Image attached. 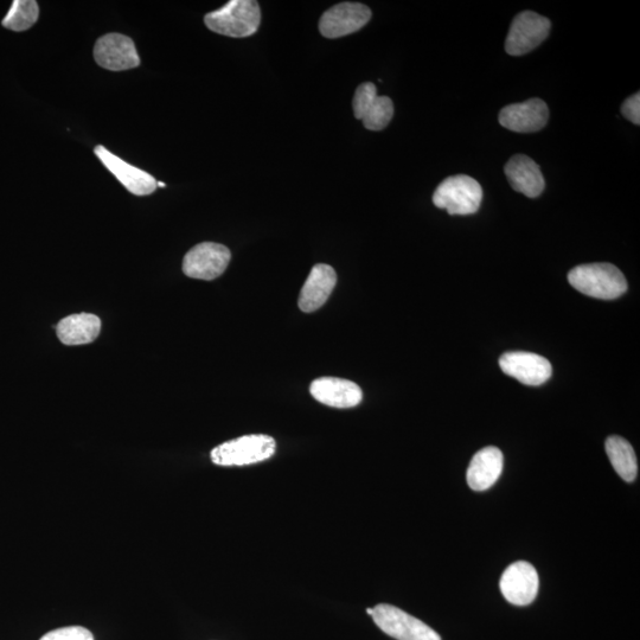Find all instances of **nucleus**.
Masks as SVG:
<instances>
[{
	"mask_svg": "<svg viewBox=\"0 0 640 640\" xmlns=\"http://www.w3.org/2000/svg\"><path fill=\"white\" fill-rule=\"evenodd\" d=\"M568 281L585 296L612 300L627 291V281L619 268L611 264H588L573 268Z\"/></svg>",
	"mask_w": 640,
	"mask_h": 640,
	"instance_id": "1",
	"label": "nucleus"
},
{
	"mask_svg": "<svg viewBox=\"0 0 640 640\" xmlns=\"http://www.w3.org/2000/svg\"><path fill=\"white\" fill-rule=\"evenodd\" d=\"M310 393L320 403L334 408H352L360 405L363 393L355 382L337 379V377H320L311 383Z\"/></svg>",
	"mask_w": 640,
	"mask_h": 640,
	"instance_id": "15",
	"label": "nucleus"
},
{
	"mask_svg": "<svg viewBox=\"0 0 640 640\" xmlns=\"http://www.w3.org/2000/svg\"><path fill=\"white\" fill-rule=\"evenodd\" d=\"M275 448L277 444L270 435L251 434L215 447L210 457L219 466H246L272 458Z\"/></svg>",
	"mask_w": 640,
	"mask_h": 640,
	"instance_id": "3",
	"label": "nucleus"
},
{
	"mask_svg": "<svg viewBox=\"0 0 640 640\" xmlns=\"http://www.w3.org/2000/svg\"><path fill=\"white\" fill-rule=\"evenodd\" d=\"M549 110L541 99H530L522 104L504 107L499 113V124L517 133L541 131L547 125Z\"/></svg>",
	"mask_w": 640,
	"mask_h": 640,
	"instance_id": "13",
	"label": "nucleus"
},
{
	"mask_svg": "<svg viewBox=\"0 0 640 640\" xmlns=\"http://www.w3.org/2000/svg\"><path fill=\"white\" fill-rule=\"evenodd\" d=\"M94 59L100 67L111 72H123L140 66V57L132 38L121 34H107L94 47Z\"/></svg>",
	"mask_w": 640,
	"mask_h": 640,
	"instance_id": "10",
	"label": "nucleus"
},
{
	"mask_svg": "<svg viewBox=\"0 0 640 640\" xmlns=\"http://www.w3.org/2000/svg\"><path fill=\"white\" fill-rule=\"evenodd\" d=\"M552 23L533 11L518 14L511 23L505 50L511 56H522L539 47L549 36Z\"/></svg>",
	"mask_w": 640,
	"mask_h": 640,
	"instance_id": "6",
	"label": "nucleus"
},
{
	"mask_svg": "<svg viewBox=\"0 0 640 640\" xmlns=\"http://www.w3.org/2000/svg\"><path fill=\"white\" fill-rule=\"evenodd\" d=\"M336 284L334 268L325 264L313 267L300 292L299 309L306 313L319 310L331 296Z\"/></svg>",
	"mask_w": 640,
	"mask_h": 640,
	"instance_id": "16",
	"label": "nucleus"
},
{
	"mask_svg": "<svg viewBox=\"0 0 640 640\" xmlns=\"http://www.w3.org/2000/svg\"><path fill=\"white\" fill-rule=\"evenodd\" d=\"M483 201V189L475 178L451 176L434 191L433 203L450 215L476 214Z\"/></svg>",
	"mask_w": 640,
	"mask_h": 640,
	"instance_id": "4",
	"label": "nucleus"
},
{
	"mask_svg": "<svg viewBox=\"0 0 640 640\" xmlns=\"http://www.w3.org/2000/svg\"><path fill=\"white\" fill-rule=\"evenodd\" d=\"M622 113L632 124H640V94L636 93L624 101Z\"/></svg>",
	"mask_w": 640,
	"mask_h": 640,
	"instance_id": "23",
	"label": "nucleus"
},
{
	"mask_svg": "<svg viewBox=\"0 0 640 640\" xmlns=\"http://www.w3.org/2000/svg\"><path fill=\"white\" fill-rule=\"evenodd\" d=\"M504 172L511 188L529 198L539 197L546 185L540 166L524 155L512 157L505 165Z\"/></svg>",
	"mask_w": 640,
	"mask_h": 640,
	"instance_id": "18",
	"label": "nucleus"
},
{
	"mask_svg": "<svg viewBox=\"0 0 640 640\" xmlns=\"http://www.w3.org/2000/svg\"><path fill=\"white\" fill-rule=\"evenodd\" d=\"M232 253L229 248L215 242H203L190 249L183 260V272L198 280H214L227 270Z\"/></svg>",
	"mask_w": 640,
	"mask_h": 640,
	"instance_id": "7",
	"label": "nucleus"
},
{
	"mask_svg": "<svg viewBox=\"0 0 640 640\" xmlns=\"http://www.w3.org/2000/svg\"><path fill=\"white\" fill-rule=\"evenodd\" d=\"M95 155L124 187L136 196L151 195L157 189V181L147 172L136 168L113 155L104 146L95 147Z\"/></svg>",
	"mask_w": 640,
	"mask_h": 640,
	"instance_id": "14",
	"label": "nucleus"
},
{
	"mask_svg": "<svg viewBox=\"0 0 640 640\" xmlns=\"http://www.w3.org/2000/svg\"><path fill=\"white\" fill-rule=\"evenodd\" d=\"M371 10L361 3H341L332 6L319 21V31L326 38H341L366 27Z\"/></svg>",
	"mask_w": 640,
	"mask_h": 640,
	"instance_id": "9",
	"label": "nucleus"
},
{
	"mask_svg": "<svg viewBox=\"0 0 640 640\" xmlns=\"http://www.w3.org/2000/svg\"><path fill=\"white\" fill-rule=\"evenodd\" d=\"M605 447L613 469L625 482H633L638 475V463L636 453L629 441L618 435H612L606 440Z\"/></svg>",
	"mask_w": 640,
	"mask_h": 640,
	"instance_id": "20",
	"label": "nucleus"
},
{
	"mask_svg": "<svg viewBox=\"0 0 640 640\" xmlns=\"http://www.w3.org/2000/svg\"><path fill=\"white\" fill-rule=\"evenodd\" d=\"M373 608H367V613L369 614V616H373Z\"/></svg>",
	"mask_w": 640,
	"mask_h": 640,
	"instance_id": "24",
	"label": "nucleus"
},
{
	"mask_svg": "<svg viewBox=\"0 0 640 640\" xmlns=\"http://www.w3.org/2000/svg\"><path fill=\"white\" fill-rule=\"evenodd\" d=\"M204 23L208 29L219 35L249 37L260 27V5L255 0H230L221 9L206 15Z\"/></svg>",
	"mask_w": 640,
	"mask_h": 640,
	"instance_id": "2",
	"label": "nucleus"
},
{
	"mask_svg": "<svg viewBox=\"0 0 640 640\" xmlns=\"http://www.w3.org/2000/svg\"><path fill=\"white\" fill-rule=\"evenodd\" d=\"M40 9L35 0H15L8 15L3 19V27L14 31H25L37 22Z\"/></svg>",
	"mask_w": 640,
	"mask_h": 640,
	"instance_id": "21",
	"label": "nucleus"
},
{
	"mask_svg": "<svg viewBox=\"0 0 640 640\" xmlns=\"http://www.w3.org/2000/svg\"><path fill=\"white\" fill-rule=\"evenodd\" d=\"M101 320L92 313H80L63 318L57 325V337L64 345H83L95 341L100 335Z\"/></svg>",
	"mask_w": 640,
	"mask_h": 640,
	"instance_id": "19",
	"label": "nucleus"
},
{
	"mask_svg": "<svg viewBox=\"0 0 640 640\" xmlns=\"http://www.w3.org/2000/svg\"><path fill=\"white\" fill-rule=\"evenodd\" d=\"M499 367L508 376L533 387L546 383L553 374L552 364L533 352H507L499 358Z\"/></svg>",
	"mask_w": 640,
	"mask_h": 640,
	"instance_id": "11",
	"label": "nucleus"
},
{
	"mask_svg": "<svg viewBox=\"0 0 640 640\" xmlns=\"http://www.w3.org/2000/svg\"><path fill=\"white\" fill-rule=\"evenodd\" d=\"M157 187L159 188H165V184L162 182H157Z\"/></svg>",
	"mask_w": 640,
	"mask_h": 640,
	"instance_id": "25",
	"label": "nucleus"
},
{
	"mask_svg": "<svg viewBox=\"0 0 640 640\" xmlns=\"http://www.w3.org/2000/svg\"><path fill=\"white\" fill-rule=\"evenodd\" d=\"M352 107L356 119L362 120L370 131H382L394 115L393 101L377 94L376 86L371 82L362 83L356 89Z\"/></svg>",
	"mask_w": 640,
	"mask_h": 640,
	"instance_id": "8",
	"label": "nucleus"
},
{
	"mask_svg": "<svg viewBox=\"0 0 640 640\" xmlns=\"http://www.w3.org/2000/svg\"><path fill=\"white\" fill-rule=\"evenodd\" d=\"M41 640H94V637L85 627L69 626L49 632Z\"/></svg>",
	"mask_w": 640,
	"mask_h": 640,
	"instance_id": "22",
	"label": "nucleus"
},
{
	"mask_svg": "<svg viewBox=\"0 0 640 640\" xmlns=\"http://www.w3.org/2000/svg\"><path fill=\"white\" fill-rule=\"evenodd\" d=\"M539 585V574L535 567L526 561H518L505 569L499 587L510 604L527 606L537 597Z\"/></svg>",
	"mask_w": 640,
	"mask_h": 640,
	"instance_id": "12",
	"label": "nucleus"
},
{
	"mask_svg": "<svg viewBox=\"0 0 640 640\" xmlns=\"http://www.w3.org/2000/svg\"><path fill=\"white\" fill-rule=\"evenodd\" d=\"M373 619L389 637L398 640H441L437 632L411 614L388 604L373 607Z\"/></svg>",
	"mask_w": 640,
	"mask_h": 640,
	"instance_id": "5",
	"label": "nucleus"
},
{
	"mask_svg": "<svg viewBox=\"0 0 640 640\" xmlns=\"http://www.w3.org/2000/svg\"><path fill=\"white\" fill-rule=\"evenodd\" d=\"M503 453L499 448L489 446L473 456L467 470V484L473 491L489 490L495 485L503 471Z\"/></svg>",
	"mask_w": 640,
	"mask_h": 640,
	"instance_id": "17",
	"label": "nucleus"
}]
</instances>
